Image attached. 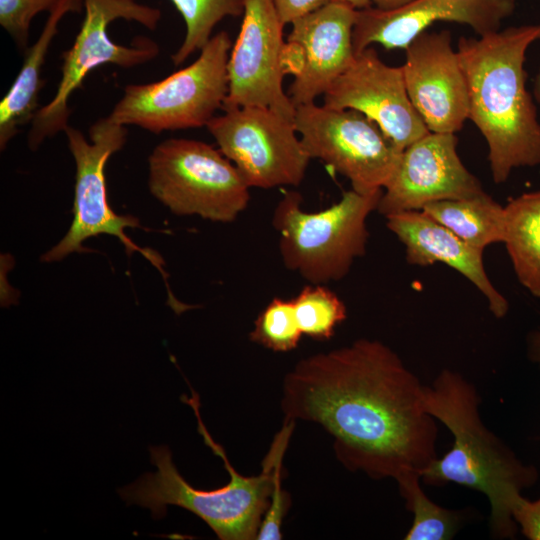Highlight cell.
I'll use <instances>...</instances> for the list:
<instances>
[{"label":"cell","mask_w":540,"mask_h":540,"mask_svg":"<svg viewBox=\"0 0 540 540\" xmlns=\"http://www.w3.org/2000/svg\"><path fill=\"white\" fill-rule=\"evenodd\" d=\"M424 386L390 347L359 339L300 360L284 377L281 408L331 434L347 469L395 480L438 457Z\"/></svg>","instance_id":"obj_1"},{"label":"cell","mask_w":540,"mask_h":540,"mask_svg":"<svg viewBox=\"0 0 540 540\" xmlns=\"http://www.w3.org/2000/svg\"><path fill=\"white\" fill-rule=\"evenodd\" d=\"M538 40L540 25H523L458 41L468 119L486 140L497 184L515 168L540 165V122L524 69L527 49Z\"/></svg>","instance_id":"obj_2"},{"label":"cell","mask_w":540,"mask_h":540,"mask_svg":"<svg viewBox=\"0 0 540 540\" xmlns=\"http://www.w3.org/2000/svg\"><path fill=\"white\" fill-rule=\"evenodd\" d=\"M424 406L453 435L451 449L420 472L421 481L443 486L456 483L483 493L490 503L489 528L496 539L515 538V507L522 491L539 478L538 469L520 460L483 423L480 397L461 374L442 370L431 386H424Z\"/></svg>","instance_id":"obj_3"},{"label":"cell","mask_w":540,"mask_h":540,"mask_svg":"<svg viewBox=\"0 0 540 540\" xmlns=\"http://www.w3.org/2000/svg\"><path fill=\"white\" fill-rule=\"evenodd\" d=\"M181 400L193 409L204 443L223 460L229 482L213 490L191 486L177 470L170 449L163 445L149 449L156 472L145 473L130 485L118 489L119 495L128 505L150 509L156 520L165 516L168 505H176L201 518L221 540L256 539L269 507L276 476L283 470V458L295 420L284 419L262 462V472L247 477L233 468L223 447L215 442L203 424L198 394L191 388V397L182 395Z\"/></svg>","instance_id":"obj_4"},{"label":"cell","mask_w":540,"mask_h":540,"mask_svg":"<svg viewBox=\"0 0 540 540\" xmlns=\"http://www.w3.org/2000/svg\"><path fill=\"white\" fill-rule=\"evenodd\" d=\"M382 193L361 194L351 189L330 207L306 212L300 193L286 192L272 218L284 266L310 284L343 279L355 259L366 253L367 218L377 210Z\"/></svg>","instance_id":"obj_5"},{"label":"cell","mask_w":540,"mask_h":540,"mask_svg":"<svg viewBox=\"0 0 540 540\" xmlns=\"http://www.w3.org/2000/svg\"><path fill=\"white\" fill-rule=\"evenodd\" d=\"M83 9L84 19L73 45L62 55L56 93L39 108L30 124L27 144L32 151L69 126L68 101L90 71L105 64L130 69L155 59L160 52L159 45L143 35L129 45L115 43L108 35L110 23L117 19L135 21L154 31L161 19L160 9L136 0H84Z\"/></svg>","instance_id":"obj_6"},{"label":"cell","mask_w":540,"mask_h":540,"mask_svg":"<svg viewBox=\"0 0 540 540\" xmlns=\"http://www.w3.org/2000/svg\"><path fill=\"white\" fill-rule=\"evenodd\" d=\"M231 48L229 34L218 32L189 66L156 82L126 85L107 117L154 134L207 126L227 97Z\"/></svg>","instance_id":"obj_7"},{"label":"cell","mask_w":540,"mask_h":540,"mask_svg":"<svg viewBox=\"0 0 540 540\" xmlns=\"http://www.w3.org/2000/svg\"><path fill=\"white\" fill-rule=\"evenodd\" d=\"M151 194L179 216L234 221L248 205L250 187L219 149L198 140L169 138L148 158Z\"/></svg>","instance_id":"obj_8"},{"label":"cell","mask_w":540,"mask_h":540,"mask_svg":"<svg viewBox=\"0 0 540 540\" xmlns=\"http://www.w3.org/2000/svg\"><path fill=\"white\" fill-rule=\"evenodd\" d=\"M68 148L75 162L73 220L65 236L41 257L42 262H58L68 255L85 251L83 242L100 234L118 238L126 253L139 252L164 277V263L154 252L138 247L125 233L126 228L141 227L131 215H117L108 203L105 166L109 158L123 148L127 140L125 126L107 116L94 122L88 131L89 140L72 126L64 130ZM168 285V284H167Z\"/></svg>","instance_id":"obj_9"},{"label":"cell","mask_w":540,"mask_h":540,"mask_svg":"<svg viewBox=\"0 0 540 540\" xmlns=\"http://www.w3.org/2000/svg\"><path fill=\"white\" fill-rule=\"evenodd\" d=\"M294 125L309 157L345 176L361 194L383 190L402 154L373 120L353 109L303 104Z\"/></svg>","instance_id":"obj_10"},{"label":"cell","mask_w":540,"mask_h":540,"mask_svg":"<svg viewBox=\"0 0 540 540\" xmlns=\"http://www.w3.org/2000/svg\"><path fill=\"white\" fill-rule=\"evenodd\" d=\"M207 129L251 188L298 186L311 158L294 121L265 107L224 109Z\"/></svg>","instance_id":"obj_11"},{"label":"cell","mask_w":540,"mask_h":540,"mask_svg":"<svg viewBox=\"0 0 540 540\" xmlns=\"http://www.w3.org/2000/svg\"><path fill=\"white\" fill-rule=\"evenodd\" d=\"M284 26L273 0H244L240 32L228 59L222 110L265 107L294 121L296 107L283 89L288 74Z\"/></svg>","instance_id":"obj_12"},{"label":"cell","mask_w":540,"mask_h":540,"mask_svg":"<svg viewBox=\"0 0 540 540\" xmlns=\"http://www.w3.org/2000/svg\"><path fill=\"white\" fill-rule=\"evenodd\" d=\"M357 10L331 0L291 23L286 65L294 75L288 96L295 107L314 102L353 62Z\"/></svg>","instance_id":"obj_13"},{"label":"cell","mask_w":540,"mask_h":540,"mask_svg":"<svg viewBox=\"0 0 540 540\" xmlns=\"http://www.w3.org/2000/svg\"><path fill=\"white\" fill-rule=\"evenodd\" d=\"M323 96L326 107L366 115L401 151L429 132L409 99L402 67L384 63L371 46L355 54Z\"/></svg>","instance_id":"obj_14"},{"label":"cell","mask_w":540,"mask_h":540,"mask_svg":"<svg viewBox=\"0 0 540 540\" xmlns=\"http://www.w3.org/2000/svg\"><path fill=\"white\" fill-rule=\"evenodd\" d=\"M483 192L480 181L459 158L456 135L429 131L402 151L377 211L386 217Z\"/></svg>","instance_id":"obj_15"},{"label":"cell","mask_w":540,"mask_h":540,"mask_svg":"<svg viewBox=\"0 0 540 540\" xmlns=\"http://www.w3.org/2000/svg\"><path fill=\"white\" fill-rule=\"evenodd\" d=\"M401 67L409 99L428 130L458 132L468 119L469 99L450 32L420 33L405 48Z\"/></svg>","instance_id":"obj_16"},{"label":"cell","mask_w":540,"mask_h":540,"mask_svg":"<svg viewBox=\"0 0 540 540\" xmlns=\"http://www.w3.org/2000/svg\"><path fill=\"white\" fill-rule=\"evenodd\" d=\"M515 9V0H413L401 7L357 10L353 48L359 53L379 44L386 49H405L420 33L437 21L470 26L479 36L499 30Z\"/></svg>","instance_id":"obj_17"},{"label":"cell","mask_w":540,"mask_h":540,"mask_svg":"<svg viewBox=\"0 0 540 540\" xmlns=\"http://www.w3.org/2000/svg\"><path fill=\"white\" fill-rule=\"evenodd\" d=\"M388 229L405 247L406 261L428 266L444 263L458 271L484 295L492 314L503 318L507 299L490 281L483 265V249L472 246L422 210L404 211L386 216Z\"/></svg>","instance_id":"obj_18"},{"label":"cell","mask_w":540,"mask_h":540,"mask_svg":"<svg viewBox=\"0 0 540 540\" xmlns=\"http://www.w3.org/2000/svg\"><path fill=\"white\" fill-rule=\"evenodd\" d=\"M84 0H60L49 12L46 23L34 44L24 52L21 68L0 101V149L4 150L19 132V127L31 124L39 110L41 78L49 47L58 32V25L68 13H80Z\"/></svg>","instance_id":"obj_19"},{"label":"cell","mask_w":540,"mask_h":540,"mask_svg":"<svg viewBox=\"0 0 540 540\" xmlns=\"http://www.w3.org/2000/svg\"><path fill=\"white\" fill-rule=\"evenodd\" d=\"M505 209L506 245L519 282L540 298V190L512 199Z\"/></svg>","instance_id":"obj_20"},{"label":"cell","mask_w":540,"mask_h":540,"mask_svg":"<svg viewBox=\"0 0 540 540\" xmlns=\"http://www.w3.org/2000/svg\"><path fill=\"white\" fill-rule=\"evenodd\" d=\"M422 211L477 248L484 250L504 240L505 209L485 192L469 198L432 202Z\"/></svg>","instance_id":"obj_21"},{"label":"cell","mask_w":540,"mask_h":540,"mask_svg":"<svg viewBox=\"0 0 540 540\" xmlns=\"http://www.w3.org/2000/svg\"><path fill=\"white\" fill-rule=\"evenodd\" d=\"M413 522L405 540H449L462 527L465 513L433 502L421 488L420 473L407 471L395 479Z\"/></svg>","instance_id":"obj_22"},{"label":"cell","mask_w":540,"mask_h":540,"mask_svg":"<svg viewBox=\"0 0 540 540\" xmlns=\"http://www.w3.org/2000/svg\"><path fill=\"white\" fill-rule=\"evenodd\" d=\"M182 16L186 33L178 50L171 55L175 66L200 51L212 37L215 26L226 17L243 15L244 0H170Z\"/></svg>","instance_id":"obj_23"},{"label":"cell","mask_w":540,"mask_h":540,"mask_svg":"<svg viewBox=\"0 0 540 540\" xmlns=\"http://www.w3.org/2000/svg\"><path fill=\"white\" fill-rule=\"evenodd\" d=\"M292 301L302 334L316 340L330 339L347 317L343 301L324 284L304 287Z\"/></svg>","instance_id":"obj_24"},{"label":"cell","mask_w":540,"mask_h":540,"mask_svg":"<svg viewBox=\"0 0 540 540\" xmlns=\"http://www.w3.org/2000/svg\"><path fill=\"white\" fill-rule=\"evenodd\" d=\"M302 335L292 299L275 297L257 316L249 338L274 352H288L297 347Z\"/></svg>","instance_id":"obj_25"},{"label":"cell","mask_w":540,"mask_h":540,"mask_svg":"<svg viewBox=\"0 0 540 540\" xmlns=\"http://www.w3.org/2000/svg\"><path fill=\"white\" fill-rule=\"evenodd\" d=\"M60 0H0V25L23 55L29 47V31L33 18L50 12Z\"/></svg>","instance_id":"obj_26"},{"label":"cell","mask_w":540,"mask_h":540,"mask_svg":"<svg viewBox=\"0 0 540 540\" xmlns=\"http://www.w3.org/2000/svg\"><path fill=\"white\" fill-rule=\"evenodd\" d=\"M513 518L526 538L540 540V497L535 501L523 497L513 511Z\"/></svg>","instance_id":"obj_27"},{"label":"cell","mask_w":540,"mask_h":540,"mask_svg":"<svg viewBox=\"0 0 540 540\" xmlns=\"http://www.w3.org/2000/svg\"><path fill=\"white\" fill-rule=\"evenodd\" d=\"M331 0H273L281 21L291 24L297 18L318 9Z\"/></svg>","instance_id":"obj_28"},{"label":"cell","mask_w":540,"mask_h":540,"mask_svg":"<svg viewBox=\"0 0 540 540\" xmlns=\"http://www.w3.org/2000/svg\"><path fill=\"white\" fill-rule=\"evenodd\" d=\"M527 352L529 359L540 365V331L528 335Z\"/></svg>","instance_id":"obj_29"},{"label":"cell","mask_w":540,"mask_h":540,"mask_svg":"<svg viewBox=\"0 0 540 540\" xmlns=\"http://www.w3.org/2000/svg\"><path fill=\"white\" fill-rule=\"evenodd\" d=\"M411 1L413 0H371V3H373L376 8L390 10L406 5Z\"/></svg>","instance_id":"obj_30"},{"label":"cell","mask_w":540,"mask_h":540,"mask_svg":"<svg viewBox=\"0 0 540 540\" xmlns=\"http://www.w3.org/2000/svg\"><path fill=\"white\" fill-rule=\"evenodd\" d=\"M347 3L356 9H362L371 6V0H332Z\"/></svg>","instance_id":"obj_31"},{"label":"cell","mask_w":540,"mask_h":540,"mask_svg":"<svg viewBox=\"0 0 540 540\" xmlns=\"http://www.w3.org/2000/svg\"><path fill=\"white\" fill-rule=\"evenodd\" d=\"M533 95H534L537 103L540 104V67H539L538 73L536 74V77L534 79Z\"/></svg>","instance_id":"obj_32"}]
</instances>
